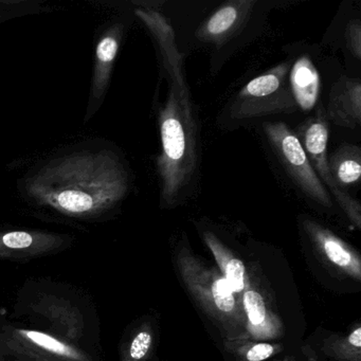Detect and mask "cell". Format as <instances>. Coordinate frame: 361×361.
I'll return each mask as SVG.
<instances>
[{"instance_id":"1","label":"cell","mask_w":361,"mask_h":361,"mask_svg":"<svg viewBox=\"0 0 361 361\" xmlns=\"http://www.w3.org/2000/svg\"><path fill=\"white\" fill-rule=\"evenodd\" d=\"M128 188L130 177L120 156L111 149L90 147L39 164L25 177L22 192L37 206L92 221L116 208Z\"/></svg>"},{"instance_id":"2","label":"cell","mask_w":361,"mask_h":361,"mask_svg":"<svg viewBox=\"0 0 361 361\" xmlns=\"http://www.w3.org/2000/svg\"><path fill=\"white\" fill-rule=\"evenodd\" d=\"M158 122L161 152L157 158V169L161 183L162 204L169 207L177 202L195 173V121L193 111L185 109L170 88L168 98L160 109Z\"/></svg>"},{"instance_id":"3","label":"cell","mask_w":361,"mask_h":361,"mask_svg":"<svg viewBox=\"0 0 361 361\" xmlns=\"http://www.w3.org/2000/svg\"><path fill=\"white\" fill-rule=\"evenodd\" d=\"M290 66L282 63L249 82L230 107L233 119H255L274 114L293 113L297 109L288 75Z\"/></svg>"},{"instance_id":"4","label":"cell","mask_w":361,"mask_h":361,"mask_svg":"<svg viewBox=\"0 0 361 361\" xmlns=\"http://www.w3.org/2000/svg\"><path fill=\"white\" fill-rule=\"evenodd\" d=\"M0 355L33 361H94L83 348L58 335L11 324L0 329Z\"/></svg>"},{"instance_id":"5","label":"cell","mask_w":361,"mask_h":361,"mask_svg":"<svg viewBox=\"0 0 361 361\" xmlns=\"http://www.w3.org/2000/svg\"><path fill=\"white\" fill-rule=\"evenodd\" d=\"M266 136L295 185L310 200L331 207V197L310 164L297 135L284 122L264 124Z\"/></svg>"},{"instance_id":"6","label":"cell","mask_w":361,"mask_h":361,"mask_svg":"<svg viewBox=\"0 0 361 361\" xmlns=\"http://www.w3.org/2000/svg\"><path fill=\"white\" fill-rule=\"evenodd\" d=\"M312 169L320 179L325 189H329L331 195L336 198L338 204L348 215V219L360 228L361 208L360 204L350 197L342 190L331 176L327 162V142H329V121L325 115L322 105L319 106L317 113L312 118L304 122L297 134Z\"/></svg>"},{"instance_id":"7","label":"cell","mask_w":361,"mask_h":361,"mask_svg":"<svg viewBox=\"0 0 361 361\" xmlns=\"http://www.w3.org/2000/svg\"><path fill=\"white\" fill-rule=\"evenodd\" d=\"M137 18L151 31L161 54L162 64L168 73L170 88H172L185 109L193 111L191 96L185 79L183 56L179 52L176 37L170 23L162 14L154 10L136 9Z\"/></svg>"},{"instance_id":"8","label":"cell","mask_w":361,"mask_h":361,"mask_svg":"<svg viewBox=\"0 0 361 361\" xmlns=\"http://www.w3.org/2000/svg\"><path fill=\"white\" fill-rule=\"evenodd\" d=\"M124 31V23L111 22L105 25L100 32L97 33L92 87L86 109L85 122L90 121L96 115L104 102Z\"/></svg>"},{"instance_id":"9","label":"cell","mask_w":361,"mask_h":361,"mask_svg":"<svg viewBox=\"0 0 361 361\" xmlns=\"http://www.w3.org/2000/svg\"><path fill=\"white\" fill-rule=\"evenodd\" d=\"M27 312L45 319L59 337L78 345L85 337L83 312L67 298L52 293H39L27 301Z\"/></svg>"},{"instance_id":"10","label":"cell","mask_w":361,"mask_h":361,"mask_svg":"<svg viewBox=\"0 0 361 361\" xmlns=\"http://www.w3.org/2000/svg\"><path fill=\"white\" fill-rule=\"evenodd\" d=\"M73 238L41 230L0 231V259L27 261L46 257L71 246Z\"/></svg>"},{"instance_id":"11","label":"cell","mask_w":361,"mask_h":361,"mask_svg":"<svg viewBox=\"0 0 361 361\" xmlns=\"http://www.w3.org/2000/svg\"><path fill=\"white\" fill-rule=\"evenodd\" d=\"M255 5L253 0L224 4L198 28L196 37L216 47L224 45L246 24Z\"/></svg>"},{"instance_id":"12","label":"cell","mask_w":361,"mask_h":361,"mask_svg":"<svg viewBox=\"0 0 361 361\" xmlns=\"http://www.w3.org/2000/svg\"><path fill=\"white\" fill-rule=\"evenodd\" d=\"M325 115L327 121L340 128H359L361 123L360 80L340 78L331 86Z\"/></svg>"},{"instance_id":"13","label":"cell","mask_w":361,"mask_h":361,"mask_svg":"<svg viewBox=\"0 0 361 361\" xmlns=\"http://www.w3.org/2000/svg\"><path fill=\"white\" fill-rule=\"evenodd\" d=\"M288 84L295 105L303 111H310L316 106L320 94V75L307 56L298 59L290 67Z\"/></svg>"},{"instance_id":"14","label":"cell","mask_w":361,"mask_h":361,"mask_svg":"<svg viewBox=\"0 0 361 361\" xmlns=\"http://www.w3.org/2000/svg\"><path fill=\"white\" fill-rule=\"evenodd\" d=\"M306 230L331 263L360 278V262L345 243L312 221H306Z\"/></svg>"},{"instance_id":"15","label":"cell","mask_w":361,"mask_h":361,"mask_svg":"<svg viewBox=\"0 0 361 361\" xmlns=\"http://www.w3.org/2000/svg\"><path fill=\"white\" fill-rule=\"evenodd\" d=\"M327 162L331 176L342 190L360 179L361 149L357 145H341L327 157Z\"/></svg>"},{"instance_id":"16","label":"cell","mask_w":361,"mask_h":361,"mask_svg":"<svg viewBox=\"0 0 361 361\" xmlns=\"http://www.w3.org/2000/svg\"><path fill=\"white\" fill-rule=\"evenodd\" d=\"M204 238L208 246L212 249L217 262L223 267L226 282L229 285L232 293L242 291L245 287V276H246L244 263L236 257H230L212 234L207 233Z\"/></svg>"},{"instance_id":"17","label":"cell","mask_w":361,"mask_h":361,"mask_svg":"<svg viewBox=\"0 0 361 361\" xmlns=\"http://www.w3.org/2000/svg\"><path fill=\"white\" fill-rule=\"evenodd\" d=\"M49 8L42 6L39 1L29 0H0V23L10 18L49 11Z\"/></svg>"},{"instance_id":"18","label":"cell","mask_w":361,"mask_h":361,"mask_svg":"<svg viewBox=\"0 0 361 361\" xmlns=\"http://www.w3.org/2000/svg\"><path fill=\"white\" fill-rule=\"evenodd\" d=\"M152 341L153 339L149 331L143 329L138 331L130 340L124 354L123 361H143L151 350Z\"/></svg>"},{"instance_id":"19","label":"cell","mask_w":361,"mask_h":361,"mask_svg":"<svg viewBox=\"0 0 361 361\" xmlns=\"http://www.w3.org/2000/svg\"><path fill=\"white\" fill-rule=\"evenodd\" d=\"M244 306L249 322L253 326L263 324L266 319L265 302L263 297L255 290H248L244 295Z\"/></svg>"},{"instance_id":"20","label":"cell","mask_w":361,"mask_h":361,"mask_svg":"<svg viewBox=\"0 0 361 361\" xmlns=\"http://www.w3.org/2000/svg\"><path fill=\"white\" fill-rule=\"evenodd\" d=\"M213 300L215 305L224 312H230L235 306L233 293L225 279H217L211 287Z\"/></svg>"},{"instance_id":"21","label":"cell","mask_w":361,"mask_h":361,"mask_svg":"<svg viewBox=\"0 0 361 361\" xmlns=\"http://www.w3.org/2000/svg\"><path fill=\"white\" fill-rule=\"evenodd\" d=\"M345 39L348 47L353 56L360 60L361 59V24L360 20H350L346 27Z\"/></svg>"},{"instance_id":"22","label":"cell","mask_w":361,"mask_h":361,"mask_svg":"<svg viewBox=\"0 0 361 361\" xmlns=\"http://www.w3.org/2000/svg\"><path fill=\"white\" fill-rule=\"evenodd\" d=\"M274 348L268 343L255 344L247 353V360L263 361L274 354Z\"/></svg>"},{"instance_id":"23","label":"cell","mask_w":361,"mask_h":361,"mask_svg":"<svg viewBox=\"0 0 361 361\" xmlns=\"http://www.w3.org/2000/svg\"><path fill=\"white\" fill-rule=\"evenodd\" d=\"M348 343L358 348V350L361 348V327H357V329L350 334V337H348Z\"/></svg>"},{"instance_id":"24","label":"cell","mask_w":361,"mask_h":361,"mask_svg":"<svg viewBox=\"0 0 361 361\" xmlns=\"http://www.w3.org/2000/svg\"><path fill=\"white\" fill-rule=\"evenodd\" d=\"M0 361H33L23 357L9 356V355H0Z\"/></svg>"}]
</instances>
